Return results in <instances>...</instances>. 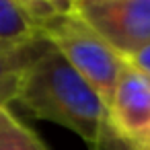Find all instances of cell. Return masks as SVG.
<instances>
[{
    "instance_id": "6da1fadb",
    "label": "cell",
    "mask_w": 150,
    "mask_h": 150,
    "mask_svg": "<svg viewBox=\"0 0 150 150\" xmlns=\"http://www.w3.org/2000/svg\"><path fill=\"white\" fill-rule=\"evenodd\" d=\"M17 101L37 119L74 132L91 148L113 129L101 95L45 39L25 68Z\"/></svg>"
},
{
    "instance_id": "277c9868",
    "label": "cell",
    "mask_w": 150,
    "mask_h": 150,
    "mask_svg": "<svg viewBox=\"0 0 150 150\" xmlns=\"http://www.w3.org/2000/svg\"><path fill=\"white\" fill-rule=\"evenodd\" d=\"M113 129L136 150H150V78L125 62L107 101Z\"/></svg>"
},
{
    "instance_id": "52a82bcc",
    "label": "cell",
    "mask_w": 150,
    "mask_h": 150,
    "mask_svg": "<svg viewBox=\"0 0 150 150\" xmlns=\"http://www.w3.org/2000/svg\"><path fill=\"white\" fill-rule=\"evenodd\" d=\"M0 150H50L11 105H0Z\"/></svg>"
},
{
    "instance_id": "7a4b0ae2",
    "label": "cell",
    "mask_w": 150,
    "mask_h": 150,
    "mask_svg": "<svg viewBox=\"0 0 150 150\" xmlns=\"http://www.w3.org/2000/svg\"><path fill=\"white\" fill-rule=\"evenodd\" d=\"M39 37L45 39L99 95L109 101L125 60L115 54L95 29L74 11V2L39 27Z\"/></svg>"
},
{
    "instance_id": "5b68a950",
    "label": "cell",
    "mask_w": 150,
    "mask_h": 150,
    "mask_svg": "<svg viewBox=\"0 0 150 150\" xmlns=\"http://www.w3.org/2000/svg\"><path fill=\"white\" fill-rule=\"evenodd\" d=\"M37 39L39 29L25 0H0V45L25 47Z\"/></svg>"
},
{
    "instance_id": "8992f818",
    "label": "cell",
    "mask_w": 150,
    "mask_h": 150,
    "mask_svg": "<svg viewBox=\"0 0 150 150\" xmlns=\"http://www.w3.org/2000/svg\"><path fill=\"white\" fill-rule=\"evenodd\" d=\"M41 41L43 39H37L35 43L25 47L0 45V105H11L13 101H17L25 68L33 60Z\"/></svg>"
},
{
    "instance_id": "9c48e42d",
    "label": "cell",
    "mask_w": 150,
    "mask_h": 150,
    "mask_svg": "<svg viewBox=\"0 0 150 150\" xmlns=\"http://www.w3.org/2000/svg\"><path fill=\"white\" fill-rule=\"evenodd\" d=\"M132 68H136L138 72H142L146 78H150V43L146 47H142L138 54H134L132 58L125 60Z\"/></svg>"
},
{
    "instance_id": "3957f363",
    "label": "cell",
    "mask_w": 150,
    "mask_h": 150,
    "mask_svg": "<svg viewBox=\"0 0 150 150\" xmlns=\"http://www.w3.org/2000/svg\"><path fill=\"white\" fill-rule=\"evenodd\" d=\"M74 11L123 60L150 43V0H74Z\"/></svg>"
},
{
    "instance_id": "ba28073f",
    "label": "cell",
    "mask_w": 150,
    "mask_h": 150,
    "mask_svg": "<svg viewBox=\"0 0 150 150\" xmlns=\"http://www.w3.org/2000/svg\"><path fill=\"white\" fill-rule=\"evenodd\" d=\"M91 150H136V148H134L132 144H127L115 129H111V132H109L101 142H97Z\"/></svg>"
}]
</instances>
